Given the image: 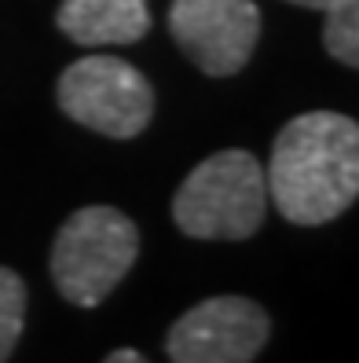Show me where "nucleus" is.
Listing matches in <instances>:
<instances>
[{
  "mask_svg": "<svg viewBox=\"0 0 359 363\" xmlns=\"http://www.w3.org/2000/svg\"><path fill=\"white\" fill-rule=\"evenodd\" d=\"M264 180L290 224L337 220L359 195V125L337 111L297 114L275 136Z\"/></svg>",
  "mask_w": 359,
  "mask_h": 363,
  "instance_id": "nucleus-1",
  "label": "nucleus"
},
{
  "mask_svg": "<svg viewBox=\"0 0 359 363\" xmlns=\"http://www.w3.org/2000/svg\"><path fill=\"white\" fill-rule=\"evenodd\" d=\"M268 217V180L261 162L242 147L198 162L173 195V220L183 235L205 242L253 239Z\"/></svg>",
  "mask_w": 359,
  "mask_h": 363,
  "instance_id": "nucleus-2",
  "label": "nucleus"
},
{
  "mask_svg": "<svg viewBox=\"0 0 359 363\" xmlns=\"http://www.w3.org/2000/svg\"><path fill=\"white\" fill-rule=\"evenodd\" d=\"M139 257V228L114 206L74 209L52 242V283L62 301L96 308Z\"/></svg>",
  "mask_w": 359,
  "mask_h": 363,
  "instance_id": "nucleus-3",
  "label": "nucleus"
},
{
  "mask_svg": "<svg viewBox=\"0 0 359 363\" xmlns=\"http://www.w3.org/2000/svg\"><path fill=\"white\" fill-rule=\"evenodd\" d=\"M59 111L110 140L139 136L154 118V89L129 59L84 55L55 81Z\"/></svg>",
  "mask_w": 359,
  "mask_h": 363,
  "instance_id": "nucleus-4",
  "label": "nucleus"
},
{
  "mask_svg": "<svg viewBox=\"0 0 359 363\" xmlns=\"http://www.w3.org/2000/svg\"><path fill=\"white\" fill-rule=\"evenodd\" d=\"M271 334L268 312L239 294L187 308L165 334L169 363H253Z\"/></svg>",
  "mask_w": 359,
  "mask_h": 363,
  "instance_id": "nucleus-5",
  "label": "nucleus"
},
{
  "mask_svg": "<svg viewBox=\"0 0 359 363\" xmlns=\"http://www.w3.org/2000/svg\"><path fill=\"white\" fill-rule=\"evenodd\" d=\"M169 33L202 74L231 77L261 40V11L253 0H173Z\"/></svg>",
  "mask_w": 359,
  "mask_h": 363,
  "instance_id": "nucleus-6",
  "label": "nucleus"
},
{
  "mask_svg": "<svg viewBox=\"0 0 359 363\" xmlns=\"http://www.w3.org/2000/svg\"><path fill=\"white\" fill-rule=\"evenodd\" d=\"M55 26L81 48L136 45L151 33V11L147 0H62Z\"/></svg>",
  "mask_w": 359,
  "mask_h": 363,
  "instance_id": "nucleus-7",
  "label": "nucleus"
},
{
  "mask_svg": "<svg viewBox=\"0 0 359 363\" xmlns=\"http://www.w3.org/2000/svg\"><path fill=\"white\" fill-rule=\"evenodd\" d=\"M323 45L326 52L345 62L348 70L359 67V0H330L323 8Z\"/></svg>",
  "mask_w": 359,
  "mask_h": 363,
  "instance_id": "nucleus-8",
  "label": "nucleus"
},
{
  "mask_svg": "<svg viewBox=\"0 0 359 363\" xmlns=\"http://www.w3.org/2000/svg\"><path fill=\"white\" fill-rule=\"evenodd\" d=\"M26 327V283L23 275L0 264V363H8Z\"/></svg>",
  "mask_w": 359,
  "mask_h": 363,
  "instance_id": "nucleus-9",
  "label": "nucleus"
},
{
  "mask_svg": "<svg viewBox=\"0 0 359 363\" xmlns=\"http://www.w3.org/2000/svg\"><path fill=\"white\" fill-rule=\"evenodd\" d=\"M103 363H147V356H139L136 349H114Z\"/></svg>",
  "mask_w": 359,
  "mask_h": 363,
  "instance_id": "nucleus-10",
  "label": "nucleus"
},
{
  "mask_svg": "<svg viewBox=\"0 0 359 363\" xmlns=\"http://www.w3.org/2000/svg\"><path fill=\"white\" fill-rule=\"evenodd\" d=\"M290 4H297V8H319V11H323L330 0H290Z\"/></svg>",
  "mask_w": 359,
  "mask_h": 363,
  "instance_id": "nucleus-11",
  "label": "nucleus"
}]
</instances>
